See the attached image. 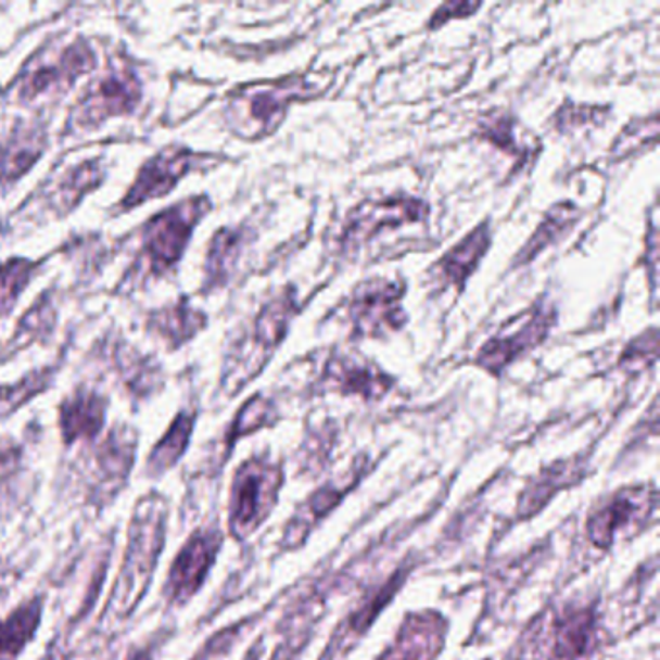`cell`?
Wrapping results in <instances>:
<instances>
[{
  "label": "cell",
  "mask_w": 660,
  "mask_h": 660,
  "mask_svg": "<svg viewBox=\"0 0 660 660\" xmlns=\"http://www.w3.org/2000/svg\"><path fill=\"white\" fill-rule=\"evenodd\" d=\"M107 417V399L93 390H78L72 393L59 410L63 440L72 446L78 440H93L98 436Z\"/></svg>",
  "instance_id": "17"
},
{
  "label": "cell",
  "mask_w": 660,
  "mask_h": 660,
  "mask_svg": "<svg viewBox=\"0 0 660 660\" xmlns=\"http://www.w3.org/2000/svg\"><path fill=\"white\" fill-rule=\"evenodd\" d=\"M43 615V600L31 598L0 622V660H16L36 637Z\"/></svg>",
  "instance_id": "20"
},
{
  "label": "cell",
  "mask_w": 660,
  "mask_h": 660,
  "mask_svg": "<svg viewBox=\"0 0 660 660\" xmlns=\"http://www.w3.org/2000/svg\"><path fill=\"white\" fill-rule=\"evenodd\" d=\"M96 66V56L90 46L84 41H76L71 47H66L63 56L53 64H39L36 71L29 72L24 84H22V98H36L51 88H66L74 84V80L90 72Z\"/></svg>",
  "instance_id": "16"
},
{
  "label": "cell",
  "mask_w": 660,
  "mask_h": 660,
  "mask_svg": "<svg viewBox=\"0 0 660 660\" xmlns=\"http://www.w3.org/2000/svg\"><path fill=\"white\" fill-rule=\"evenodd\" d=\"M132 660H148V659H145V657H142V655H140V657H135V659H132Z\"/></svg>",
  "instance_id": "37"
},
{
  "label": "cell",
  "mask_w": 660,
  "mask_h": 660,
  "mask_svg": "<svg viewBox=\"0 0 660 660\" xmlns=\"http://www.w3.org/2000/svg\"><path fill=\"white\" fill-rule=\"evenodd\" d=\"M321 86L304 74L281 80L258 81L234 90L227 105V123L232 132L249 142L274 135L283 125L293 103L321 96Z\"/></svg>",
  "instance_id": "2"
},
{
  "label": "cell",
  "mask_w": 660,
  "mask_h": 660,
  "mask_svg": "<svg viewBox=\"0 0 660 660\" xmlns=\"http://www.w3.org/2000/svg\"><path fill=\"white\" fill-rule=\"evenodd\" d=\"M210 210L212 202L207 198H188L148 221L143 229V258L153 274L161 276L179 264L192 231Z\"/></svg>",
  "instance_id": "8"
},
{
  "label": "cell",
  "mask_w": 660,
  "mask_h": 660,
  "mask_svg": "<svg viewBox=\"0 0 660 660\" xmlns=\"http://www.w3.org/2000/svg\"><path fill=\"white\" fill-rule=\"evenodd\" d=\"M395 378L380 366L347 351H333L321 368L320 388L323 392L358 395L365 402H380L392 392Z\"/></svg>",
  "instance_id": "9"
},
{
  "label": "cell",
  "mask_w": 660,
  "mask_h": 660,
  "mask_svg": "<svg viewBox=\"0 0 660 660\" xmlns=\"http://www.w3.org/2000/svg\"><path fill=\"white\" fill-rule=\"evenodd\" d=\"M301 314L295 287L287 285L262 306L249 333L234 343L225 366L224 385L229 393L241 392L274 357L289 333L291 321Z\"/></svg>",
  "instance_id": "3"
},
{
  "label": "cell",
  "mask_w": 660,
  "mask_h": 660,
  "mask_svg": "<svg viewBox=\"0 0 660 660\" xmlns=\"http://www.w3.org/2000/svg\"><path fill=\"white\" fill-rule=\"evenodd\" d=\"M516 128H518V123L509 113L492 111L479 123V136L484 142L496 145L502 152L509 153L511 157L523 161L529 155V150L523 143L518 142Z\"/></svg>",
  "instance_id": "26"
},
{
  "label": "cell",
  "mask_w": 660,
  "mask_h": 660,
  "mask_svg": "<svg viewBox=\"0 0 660 660\" xmlns=\"http://www.w3.org/2000/svg\"><path fill=\"white\" fill-rule=\"evenodd\" d=\"M46 148V136L37 128L16 130L0 150V180H16L36 163Z\"/></svg>",
  "instance_id": "23"
},
{
  "label": "cell",
  "mask_w": 660,
  "mask_h": 660,
  "mask_svg": "<svg viewBox=\"0 0 660 660\" xmlns=\"http://www.w3.org/2000/svg\"><path fill=\"white\" fill-rule=\"evenodd\" d=\"M205 321V314L192 308L185 299H180L179 303L152 314L148 326L161 340L167 341L169 347L177 348L204 330Z\"/></svg>",
  "instance_id": "22"
},
{
  "label": "cell",
  "mask_w": 660,
  "mask_h": 660,
  "mask_svg": "<svg viewBox=\"0 0 660 660\" xmlns=\"http://www.w3.org/2000/svg\"><path fill=\"white\" fill-rule=\"evenodd\" d=\"M36 271V264L29 259H10L0 266V318L14 308L18 303L22 291L26 289L29 279Z\"/></svg>",
  "instance_id": "28"
},
{
  "label": "cell",
  "mask_w": 660,
  "mask_h": 660,
  "mask_svg": "<svg viewBox=\"0 0 660 660\" xmlns=\"http://www.w3.org/2000/svg\"><path fill=\"white\" fill-rule=\"evenodd\" d=\"M281 481V469L264 457H252L237 469L229 506L232 536L242 541L269 518Z\"/></svg>",
  "instance_id": "6"
},
{
  "label": "cell",
  "mask_w": 660,
  "mask_h": 660,
  "mask_svg": "<svg viewBox=\"0 0 660 660\" xmlns=\"http://www.w3.org/2000/svg\"><path fill=\"white\" fill-rule=\"evenodd\" d=\"M481 9V2H444L432 12L429 27L434 31L437 27L446 26L452 20L471 18L474 12Z\"/></svg>",
  "instance_id": "33"
},
{
  "label": "cell",
  "mask_w": 660,
  "mask_h": 660,
  "mask_svg": "<svg viewBox=\"0 0 660 660\" xmlns=\"http://www.w3.org/2000/svg\"><path fill=\"white\" fill-rule=\"evenodd\" d=\"M194 422H196V417L190 412L177 415V419L173 420L165 436L161 437L148 457V473L157 477V474L167 473L170 467L179 464L180 457L185 456L188 444H190Z\"/></svg>",
  "instance_id": "24"
},
{
  "label": "cell",
  "mask_w": 660,
  "mask_h": 660,
  "mask_svg": "<svg viewBox=\"0 0 660 660\" xmlns=\"http://www.w3.org/2000/svg\"><path fill=\"white\" fill-rule=\"evenodd\" d=\"M101 179H103V170L99 169L98 161H88L71 170L61 185V204L64 205V212L78 204V200L84 194H88L91 188H96Z\"/></svg>",
  "instance_id": "31"
},
{
  "label": "cell",
  "mask_w": 660,
  "mask_h": 660,
  "mask_svg": "<svg viewBox=\"0 0 660 660\" xmlns=\"http://www.w3.org/2000/svg\"><path fill=\"white\" fill-rule=\"evenodd\" d=\"M407 285L402 279L372 277L360 281L348 296L347 318L353 340H384L407 323L403 299Z\"/></svg>",
  "instance_id": "5"
},
{
  "label": "cell",
  "mask_w": 660,
  "mask_h": 660,
  "mask_svg": "<svg viewBox=\"0 0 660 660\" xmlns=\"http://www.w3.org/2000/svg\"><path fill=\"white\" fill-rule=\"evenodd\" d=\"M136 436L128 429L109 434L98 452L99 471L107 482H123L135 464Z\"/></svg>",
  "instance_id": "25"
},
{
  "label": "cell",
  "mask_w": 660,
  "mask_h": 660,
  "mask_svg": "<svg viewBox=\"0 0 660 660\" xmlns=\"http://www.w3.org/2000/svg\"><path fill=\"white\" fill-rule=\"evenodd\" d=\"M491 221L486 219L477 225L473 231L467 232L461 241L437 259L430 268L432 281H436L437 285L444 289L456 287L457 291H464L465 283L471 279L491 249Z\"/></svg>",
  "instance_id": "14"
},
{
  "label": "cell",
  "mask_w": 660,
  "mask_h": 660,
  "mask_svg": "<svg viewBox=\"0 0 660 660\" xmlns=\"http://www.w3.org/2000/svg\"><path fill=\"white\" fill-rule=\"evenodd\" d=\"M581 207L573 202H558L546 212L543 221L538 224L535 232L531 234V239L525 242V246L516 254V258L511 262V268H523L529 266L536 256H541L546 249H550L556 242L562 241L563 237L580 224Z\"/></svg>",
  "instance_id": "18"
},
{
  "label": "cell",
  "mask_w": 660,
  "mask_h": 660,
  "mask_svg": "<svg viewBox=\"0 0 660 660\" xmlns=\"http://www.w3.org/2000/svg\"><path fill=\"white\" fill-rule=\"evenodd\" d=\"M657 357H659V330L649 328L625 345L618 366L625 375H637L651 368L657 363Z\"/></svg>",
  "instance_id": "30"
},
{
  "label": "cell",
  "mask_w": 660,
  "mask_h": 660,
  "mask_svg": "<svg viewBox=\"0 0 660 660\" xmlns=\"http://www.w3.org/2000/svg\"><path fill=\"white\" fill-rule=\"evenodd\" d=\"M429 215L430 205L420 198L395 194L382 200H365L345 217L338 246L343 254H353L365 249L382 232L405 225L422 224L429 219Z\"/></svg>",
  "instance_id": "7"
},
{
  "label": "cell",
  "mask_w": 660,
  "mask_h": 660,
  "mask_svg": "<svg viewBox=\"0 0 660 660\" xmlns=\"http://www.w3.org/2000/svg\"><path fill=\"white\" fill-rule=\"evenodd\" d=\"M657 138H659L657 115H651L649 118H637L632 125L625 126L622 135L618 136V140L612 145V157L624 160L647 148H655Z\"/></svg>",
  "instance_id": "29"
},
{
  "label": "cell",
  "mask_w": 660,
  "mask_h": 660,
  "mask_svg": "<svg viewBox=\"0 0 660 660\" xmlns=\"http://www.w3.org/2000/svg\"><path fill=\"white\" fill-rule=\"evenodd\" d=\"M446 635V622L442 615H409L402 625L392 647L378 660H434Z\"/></svg>",
  "instance_id": "15"
},
{
  "label": "cell",
  "mask_w": 660,
  "mask_h": 660,
  "mask_svg": "<svg viewBox=\"0 0 660 660\" xmlns=\"http://www.w3.org/2000/svg\"><path fill=\"white\" fill-rule=\"evenodd\" d=\"M204 161L205 157L202 155L190 152L188 148H180V145H169V148L161 150L157 155H153L152 160L143 163L135 185L128 190V194L120 204L123 210H132L136 205L150 202L153 198L167 196L190 170L196 169L198 165Z\"/></svg>",
  "instance_id": "11"
},
{
  "label": "cell",
  "mask_w": 660,
  "mask_h": 660,
  "mask_svg": "<svg viewBox=\"0 0 660 660\" xmlns=\"http://www.w3.org/2000/svg\"><path fill=\"white\" fill-rule=\"evenodd\" d=\"M46 660H64L63 657H53V655H51V657H46Z\"/></svg>",
  "instance_id": "36"
},
{
  "label": "cell",
  "mask_w": 660,
  "mask_h": 660,
  "mask_svg": "<svg viewBox=\"0 0 660 660\" xmlns=\"http://www.w3.org/2000/svg\"><path fill=\"white\" fill-rule=\"evenodd\" d=\"M219 548L221 533L217 531H196L188 538L187 545L180 548L177 558L170 563L165 583V597L170 605H187L188 600L202 589Z\"/></svg>",
  "instance_id": "10"
},
{
  "label": "cell",
  "mask_w": 660,
  "mask_h": 660,
  "mask_svg": "<svg viewBox=\"0 0 660 660\" xmlns=\"http://www.w3.org/2000/svg\"><path fill=\"white\" fill-rule=\"evenodd\" d=\"M214 649H215V642H210V643H207V645H205V651L202 652V655H198V657H194V659H192V660H210V657H212V655H214Z\"/></svg>",
  "instance_id": "35"
},
{
  "label": "cell",
  "mask_w": 660,
  "mask_h": 660,
  "mask_svg": "<svg viewBox=\"0 0 660 660\" xmlns=\"http://www.w3.org/2000/svg\"><path fill=\"white\" fill-rule=\"evenodd\" d=\"M49 378H51V372L43 370V372L26 376L20 384L2 388L0 390V417L9 415L20 405H24L29 397L43 392L46 385L49 384Z\"/></svg>",
  "instance_id": "32"
},
{
  "label": "cell",
  "mask_w": 660,
  "mask_h": 660,
  "mask_svg": "<svg viewBox=\"0 0 660 660\" xmlns=\"http://www.w3.org/2000/svg\"><path fill=\"white\" fill-rule=\"evenodd\" d=\"M249 241L251 231L244 227H224L215 232L205 258V283L210 289L225 285L231 279Z\"/></svg>",
  "instance_id": "19"
},
{
  "label": "cell",
  "mask_w": 660,
  "mask_h": 660,
  "mask_svg": "<svg viewBox=\"0 0 660 660\" xmlns=\"http://www.w3.org/2000/svg\"><path fill=\"white\" fill-rule=\"evenodd\" d=\"M277 419V410L274 402L264 397L262 393H256L249 402L242 405L239 415L234 417L231 430H229V444H234L241 436H249L256 430L264 429L274 424Z\"/></svg>",
  "instance_id": "27"
},
{
  "label": "cell",
  "mask_w": 660,
  "mask_h": 660,
  "mask_svg": "<svg viewBox=\"0 0 660 660\" xmlns=\"http://www.w3.org/2000/svg\"><path fill=\"white\" fill-rule=\"evenodd\" d=\"M652 508H655V494L647 488L618 492L610 500L597 508V511L591 513L587 523L591 541L600 548L612 546L618 536L627 533V529L647 521Z\"/></svg>",
  "instance_id": "13"
},
{
  "label": "cell",
  "mask_w": 660,
  "mask_h": 660,
  "mask_svg": "<svg viewBox=\"0 0 660 660\" xmlns=\"http://www.w3.org/2000/svg\"><path fill=\"white\" fill-rule=\"evenodd\" d=\"M595 643V618L578 610L563 614L554 625L553 660H580Z\"/></svg>",
  "instance_id": "21"
},
{
  "label": "cell",
  "mask_w": 660,
  "mask_h": 660,
  "mask_svg": "<svg viewBox=\"0 0 660 660\" xmlns=\"http://www.w3.org/2000/svg\"><path fill=\"white\" fill-rule=\"evenodd\" d=\"M142 98L140 81L135 72L128 68L109 72L101 80L91 86L78 103V123L93 126L103 123L109 116L132 113Z\"/></svg>",
  "instance_id": "12"
},
{
  "label": "cell",
  "mask_w": 660,
  "mask_h": 660,
  "mask_svg": "<svg viewBox=\"0 0 660 660\" xmlns=\"http://www.w3.org/2000/svg\"><path fill=\"white\" fill-rule=\"evenodd\" d=\"M556 323V306L546 299H541L518 314L513 320L504 323L500 333L477 351L473 363L488 375L500 378L506 368L535 351L538 345H543Z\"/></svg>",
  "instance_id": "4"
},
{
  "label": "cell",
  "mask_w": 660,
  "mask_h": 660,
  "mask_svg": "<svg viewBox=\"0 0 660 660\" xmlns=\"http://www.w3.org/2000/svg\"><path fill=\"white\" fill-rule=\"evenodd\" d=\"M165 531H167L165 500L157 494H150L138 502L128 531L125 563L109 605V614L113 612L118 620H125L135 612L140 598H143L152 583L153 571L165 545Z\"/></svg>",
  "instance_id": "1"
},
{
  "label": "cell",
  "mask_w": 660,
  "mask_h": 660,
  "mask_svg": "<svg viewBox=\"0 0 660 660\" xmlns=\"http://www.w3.org/2000/svg\"><path fill=\"white\" fill-rule=\"evenodd\" d=\"M20 459H22V452H20L18 444H14L7 437H0V481L9 479L10 474L18 471Z\"/></svg>",
  "instance_id": "34"
}]
</instances>
